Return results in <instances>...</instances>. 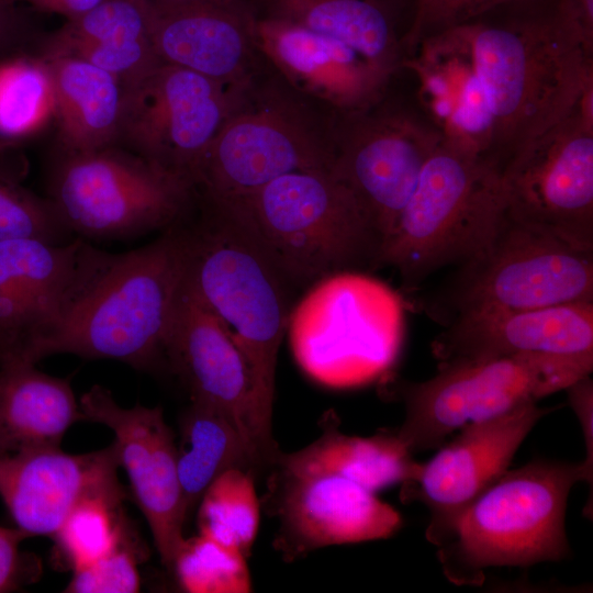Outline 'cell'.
<instances>
[{
    "label": "cell",
    "instance_id": "3",
    "mask_svg": "<svg viewBox=\"0 0 593 593\" xmlns=\"http://www.w3.org/2000/svg\"><path fill=\"white\" fill-rule=\"evenodd\" d=\"M338 113L296 90L265 59L235 86L230 113L200 167L195 193L236 201L291 172L332 170Z\"/></svg>",
    "mask_w": 593,
    "mask_h": 593
},
{
    "label": "cell",
    "instance_id": "28",
    "mask_svg": "<svg viewBox=\"0 0 593 593\" xmlns=\"http://www.w3.org/2000/svg\"><path fill=\"white\" fill-rule=\"evenodd\" d=\"M45 59L55 88L59 153L116 146L122 82L114 75L77 58Z\"/></svg>",
    "mask_w": 593,
    "mask_h": 593
},
{
    "label": "cell",
    "instance_id": "41",
    "mask_svg": "<svg viewBox=\"0 0 593 593\" xmlns=\"http://www.w3.org/2000/svg\"><path fill=\"white\" fill-rule=\"evenodd\" d=\"M24 2L37 11L61 15L67 20L76 19L99 5L104 0H11Z\"/></svg>",
    "mask_w": 593,
    "mask_h": 593
},
{
    "label": "cell",
    "instance_id": "15",
    "mask_svg": "<svg viewBox=\"0 0 593 593\" xmlns=\"http://www.w3.org/2000/svg\"><path fill=\"white\" fill-rule=\"evenodd\" d=\"M166 367L180 377L191 401L216 409L239 430L261 471L280 449L272 421L260 411L248 362L220 318L184 278L165 345Z\"/></svg>",
    "mask_w": 593,
    "mask_h": 593
},
{
    "label": "cell",
    "instance_id": "30",
    "mask_svg": "<svg viewBox=\"0 0 593 593\" xmlns=\"http://www.w3.org/2000/svg\"><path fill=\"white\" fill-rule=\"evenodd\" d=\"M55 88L47 60L40 54L0 56V147L40 134L55 120Z\"/></svg>",
    "mask_w": 593,
    "mask_h": 593
},
{
    "label": "cell",
    "instance_id": "25",
    "mask_svg": "<svg viewBox=\"0 0 593 593\" xmlns=\"http://www.w3.org/2000/svg\"><path fill=\"white\" fill-rule=\"evenodd\" d=\"M255 15L340 41L391 78L402 68L394 0H250Z\"/></svg>",
    "mask_w": 593,
    "mask_h": 593
},
{
    "label": "cell",
    "instance_id": "17",
    "mask_svg": "<svg viewBox=\"0 0 593 593\" xmlns=\"http://www.w3.org/2000/svg\"><path fill=\"white\" fill-rule=\"evenodd\" d=\"M271 469L266 505L278 519L273 544L287 561L327 546L384 539L402 526L394 507L351 480Z\"/></svg>",
    "mask_w": 593,
    "mask_h": 593
},
{
    "label": "cell",
    "instance_id": "42",
    "mask_svg": "<svg viewBox=\"0 0 593 593\" xmlns=\"http://www.w3.org/2000/svg\"><path fill=\"white\" fill-rule=\"evenodd\" d=\"M160 1H188V0H160ZM203 1H211V2H217V3H245L249 0H203Z\"/></svg>",
    "mask_w": 593,
    "mask_h": 593
},
{
    "label": "cell",
    "instance_id": "21",
    "mask_svg": "<svg viewBox=\"0 0 593 593\" xmlns=\"http://www.w3.org/2000/svg\"><path fill=\"white\" fill-rule=\"evenodd\" d=\"M152 43L161 63L225 86L249 79L265 63L257 48L250 0H146Z\"/></svg>",
    "mask_w": 593,
    "mask_h": 593
},
{
    "label": "cell",
    "instance_id": "9",
    "mask_svg": "<svg viewBox=\"0 0 593 593\" xmlns=\"http://www.w3.org/2000/svg\"><path fill=\"white\" fill-rule=\"evenodd\" d=\"M592 369L593 356L524 354L438 365L422 382L392 379L388 395L405 410L394 432L413 455L434 449L452 432L537 403Z\"/></svg>",
    "mask_w": 593,
    "mask_h": 593
},
{
    "label": "cell",
    "instance_id": "1",
    "mask_svg": "<svg viewBox=\"0 0 593 593\" xmlns=\"http://www.w3.org/2000/svg\"><path fill=\"white\" fill-rule=\"evenodd\" d=\"M511 5L424 37L402 64L443 142L501 170L593 79V55L558 22L551 0Z\"/></svg>",
    "mask_w": 593,
    "mask_h": 593
},
{
    "label": "cell",
    "instance_id": "40",
    "mask_svg": "<svg viewBox=\"0 0 593 593\" xmlns=\"http://www.w3.org/2000/svg\"><path fill=\"white\" fill-rule=\"evenodd\" d=\"M30 34V22L11 0H0V56L20 47Z\"/></svg>",
    "mask_w": 593,
    "mask_h": 593
},
{
    "label": "cell",
    "instance_id": "6",
    "mask_svg": "<svg viewBox=\"0 0 593 593\" xmlns=\"http://www.w3.org/2000/svg\"><path fill=\"white\" fill-rule=\"evenodd\" d=\"M586 483L580 462L537 459L507 470L457 518L437 557L458 585H480L494 567H530L567 559L569 493Z\"/></svg>",
    "mask_w": 593,
    "mask_h": 593
},
{
    "label": "cell",
    "instance_id": "10",
    "mask_svg": "<svg viewBox=\"0 0 593 593\" xmlns=\"http://www.w3.org/2000/svg\"><path fill=\"white\" fill-rule=\"evenodd\" d=\"M79 238L127 239L184 220L194 206L186 181L120 146L59 153L48 197Z\"/></svg>",
    "mask_w": 593,
    "mask_h": 593
},
{
    "label": "cell",
    "instance_id": "16",
    "mask_svg": "<svg viewBox=\"0 0 593 593\" xmlns=\"http://www.w3.org/2000/svg\"><path fill=\"white\" fill-rule=\"evenodd\" d=\"M83 421L112 430L119 465L130 480L163 564L172 569L188 518L177 469L175 436L160 406H121L110 390L94 384L79 399Z\"/></svg>",
    "mask_w": 593,
    "mask_h": 593
},
{
    "label": "cell",
    "instance_id": "27",
    "mask_svg": "<svg viewBox=\"0 0 593 593\" xmlns=\"http://www.w3.org/2000/svg\"><path fill=\"white\" fill-rule=\"evenodd\" d=\"M323 422L317 439L294 452H280L273 467L338 475L374 493L417 477L422 463L413 458L394 430L371 437L349 436L339 430V419L333 412Z\"/></svg>",
    "mask_w": 593,
    "mask_h": 593
},
{
    "label": "cell",
    "instance_id": "20",
    "mask_svg": "<svg viewBox=\"0 0 593 593\" xmlns=\"http://www.w3.org/2000/svg\"><path fill=\"white\" fill-rule=\"evenodd\" d=\"M82 238L0 243V366L33 363L71 290Z\"/></svg>",
    "mask_w": 593,
    "mask_h": 593
},
{
    "label": "cell",
    "instance_id": "34",
    "mask_svg": "<svg viewBox=\"0 0 593 593\" xmlns=\"http://www.w3.org/2000/svg\"><path fill=\"white\" fill-rule=\"evenodd\" d=\"M20 179L21 175L0 165V243L38 239L66 244L72 240L53 202L24 187Z\"/></svg>",
    "mask_w": 593,
    "mask_h": 593
},
{
    "label": "cell",
    "instance_id": "4",
    "mask_svg": "<svg viewBox=\"0 0 593 593\" xmlns=\"http://www.w3.org/2000/svg\"><path fill=\"white\" fill-rule=\"evenodd\" d=\"M195 205L198 219L186 221L187 281L243 351L258 406L272 421L291 289L226 204L195 198Z\"/></svg>",
    "mask_w": 593,
    "mask_h": 593
},
{
    "label": "cell",
    "instance_id": "33",
    "mask_svg": "<svg viewBox=\"0 0 593 593\" xmlns=\"http://www.w3.org/2000/svg\"><path fill=\"white\" fill-rule=\"evenodd\" d=\"M246 559L239 550L198 534L183 538L171 571L189 593H248L253 585Z\"/></svg>",
    "mask_w": 593,
    "mask_h": 593
},
{
    "label": "cell",
    "instance_id": "11",
    "mask_svg": "<svg viewBox=\"0 0 593 593\" xmlns=\"http://www.w3.org/2000/svg\"><path fill=\"white\" fill-rule=\"evenodd\" d=\"M593 301V251L511 219L460 264L434 307L450 318L485 310H526Z\"/></svg>",
    "mask_w": 593,
    "mask_h": 593
},
{
    "label": "cell",
    "instance_id": "29",
    "mask_svg": "<svg viewBox=\"0 0 593 593\" xmlns=\"http://www.w3.org/2000/svg\"><path fill=\"white\" fill-rule=\"evenodd\" d=\"M179 430L177 469L187 516L226 470L239 468L255 477L261 472L239 430L216 409L191 401L181 416Z\"/></svg>",
    "mask_w": 593,
    "mask_h": 593
},
{
    "label": "cell",
    "instance_id": "39",
    "mask_svg": "<svg viewBox=\"0 0 593 593\" xmlns=\"http://www.w3.org/2000/svg\"><path fill=\"white\" fill-rule=\"evenodd\" d=\"M558 22L593 54V0H551Z\"/></svg>",
    "mask_w": 593,
    "mask_h": 593
},
{
    "label": "cell",
    "instance_id": "38",
    "mask_svg": "<svg viewBox=\"0 0 593 593\" xmlns=\"http://www.w3.org/2000/svg\"><path fill=\"white\" fill-rule=\"evenodd\" d=\"M27 538L16 527L0 526V593L20 588L27 579L20 544Z\"/></svg>",
    "mask_w": 593,
    "mask_h": 593
},
{
    "label": "cell",
    "instance_id": "8",
    "mask_svg": "<svg viewBox=\"0 0 593 593\" xmlns=\"http://www.w3.org/2000/svg\"><path fill=\"white\" fill-rule=\"evenodd\" d=\"M404 304L384 282L347 270L305 290L291 307L287 333L293 357L315 382L334 389L384 378L404 339Z\"/></svg>",
    "mask_w": 593,
    "mask_h": 593
},
{
    "label": "cell",
    "instance_id": "22",
    "mask_svg": "<svg viewBox=\"0 0 593 593\" xmlns=\"http://www.w3.org/2000/svg\"><path fill=\"white\" fill-rule=\"evenodd\" d=\"M438 365L542 354L593 356V301L459 314L432 343Z\"/></svg>",
    "mask_w": 593,
    "mask_h": 593
},
{
    "label": "cell",
    "instance_id": "32",
    "mask_svg": "<svg viewBox=\"0 0 593 593\" xmlns=\"http://www.w3.org/2000/svg\"><path fill=\"white\" fill-rule=\"evenodd\" d=\"M121 504L105 497H91L77 505L63 522L53 539L72 571L113 550L130 530Z\"/></svg>",
    "mask_w": 593,
    "mask_h": 593
},
{
    "label": "cell",
    "instance_id": "19",
    "mask_svg": "<svg viewBox=\"0 0 593 593\" xmlns=\"http://www.w3.org/2000/svg\"><path fill=\"white\" fill-rule=\"evenodd\" d=\"M114 446L72 455L59 446L0 455V499L26 535L51 537L85 500L125 499Z\"/></svg>",
    "mask_w": 593,
    "mask_h": 593
},
{
    "label": "cell",
    "instance_id": "14",
    "mask_svg": "<svg viewBox=\"0 0 593 593\" xmlns=\"http://www.w3.org/2000/svg\"><path fill=\"white\" fill-rule=\"evenodd\" d=\"M443 137L421 111L379 102L338 113L332 171L353 191L383 240Z\"/></svg>",
    "mask_w": 593,
    "mask_h": 593
},
{
    "label": "cell",
    "instance_id": "24",
    "mask_svg": "<svg viewBox=\"0 0 593 593\" xmlns=\"http://www.w3.org/2000/svg\"><path fill=\"white\" fill-rule=\"evenodd\" d=\"M40 47L38 54L45 58H77L122 83L161 63L152 43L146 0H104L46 34Z\"/></svg>",
    "mask_w": 593,
    "mask_h": 593
},
{
    "label": "cell",
    "instance_id": "13",
    "mask_svg": "<svg viewBox=\"0 0 593 593\" xmlns=\"http://www.w3.org/2000/svg\"><path fill=\"white\" fill-rule=\"evenodd\" d=\"M123 85L118 144L193 189L235 86L159 63Z\"/></svg>",
    "mask_w": 593,
    "mask_h": 593
},
{
    "label": "cell",
    "instance_id": "5",
    "mask_svg": "<svg viewBox=\"0 0 593 593\" xmlns=\"http://www.w3.org/2000/svg\"><path fill=\"white\" fill-rule=\"evenodd\" d=\"M217 202L231 209L290 289L376 266L382 238L332 170L291 172L246 199Z\"/></svg>",
    "mask_w": 593,
    "mask_h": 593
},
{
    "label": "cell",
    "instance_id": "26",
    "mask_svg": "<svg viewBox=\"0 0 593 593\" xmlns=\"http://www.w3.org/2000/svg\"><path fill=\"white\" fill-rule=\"evenodd\" d=\"M82 419L68 378L42 372L33 363L0 366V455L59 446Z\"/></svg>",
    "mask_w": 593,
    "mask_h": 593
},
{
    "label": "cell",
    "instance_id": "18",
    "mask_svg": "<svg viewBox=\"0 0 593 593\" xmlns=\"http://www.w3.org/2000/svg\"><path fill=\"white\" fill-rule=\"evenodd\" d=\"M555 410L530 403L469 424L421 465L415 479L401 484L403 503L419 502L429 512V542L439 547L447 540L459 515L508 470L533 427Z\"/></svg>",
    "mask_w": 593,
    "mask_h": 593
},
{
    "label": "cell",
    "instance_id": "12",
    "mask_svg": "<svg viewBox=\"0 0 593 593\" xmlns=\"http://www.w3.org/2000/svg\"><path fill=\"white\" fill-rule=\"evenodd\" d=\"M501 182L511 219L593 251V80L564 118L511 156Z\"/></svg>",
    "mask_w": 593,
    "mask_h": 593
},
{
    "label": "cell",
    "instance_id": "37",
    "mask_svg": "<svg viewBox=\"0 0 593 593\" xmlns=\"http://www.w3.org/2000/svg\"><path fill=\"white\" fill-rule=\"evenodd\" d=\"M568 402L578 417L582 430L585 458L581 461L590 485V502L592 503L593 483V381L590 374L583 376L566 389Z\"/></svg>",
    "mask_w": 593,
    "mask_h": 593
},
{
    "label": "cell",
    "instance_id": "23",
    "mask_svg": "<svg viewBox=\"0 0 593 593\" xmlns=\"http://www.w3.org/2000/svg\"><path fill=\"white\" fill-rule=\"evenodd\" d=\"M253 31L260 54L292 87L336 112L385 97L392 78L340 41L255 13Z\"/></svg>",
    "mask_w": 593,
    "mask_h": 593
},
{
    "label": "cell",
    "instance_id": "35",
    "mask_svg": "<svg viewBox=\"0 0 593 593\" xmlns=\"http://www.w3.org/2000/svg\"><path fill=\"white\" fill-rule=\"evenodd\" d=\"M135 544L128 530L120 544L94 562L74 570L65 592L71 593H134L139 591L141 578Z\"/></svg>",
    "mask_w": 593,
    "mask_h": 593
},
{
    "label": "cell",
    "instance_id": "7",
    "mask_svg": "<svg viewBox=\"0 0 593 593\" xmlns=\"http://www.w3.org/2000/svg\"><path fill=\"white\" fill-rule=\"evenodd\" d=\"M504 215L500 167L441 142L383 240L374 267H394L404 284L414 288L437 269L474 255Z\"/></svg>",
    "mask_w": 593,
    "mask_h": 593
},
{
    "label": "cell",
    "instance_id": "31",
    "mask_svg": "<svg viewBox=\"0 0 593 593\" xmlns=\"http://www.w3.org/2000/svg\"><path fill=\"white\" fill-rule=\"evenodd\" d=\"M198 505L199 534L250 555L260 522L254 473L226 470L210 484Z\"/></svg>",
    "mask_w": 593,
    "mask_h": 593
},
{
    "label": "cell",
    "instance_id": "2",
    "mask_svg": "<svg viewBox=\"0 0 593 593\" xmlns=\"http://www.w3.org/2000/svg\"><path fill=\"white\" fill-rule=\"evenodd\" d=\"M186 220L125 253L82 239L68 300L36 361L71 354L144 371L166 366V339L187 270Z\"/></svg>",
    "mask_w": 593,
    "mask_h": 593
},
{
    "label": "cell",
    "instance_id": "36",
    "mask_svg": "<svg viewBox=\"0 0 593 593\" xmlns=\"http://www.w3.org/2000/svg\"><path fill=\"white\" fill-rule=\"evenodd\" d=\"M517 1L523 0H416L412 21L403 36L404 54L426 36Z\"/></svg>",
    "mask_w": 593,
    "mask_h": 593
}]
</instances>
